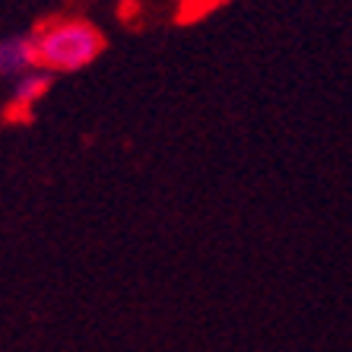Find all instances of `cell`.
<instances>
[{
  "label": "cell",
  "instance_id": "obj_1",
  "mask_svg": "<svg viewBox=\"0 0 352 352\" xmlns=\"http://www.w3.org/2000/svg\"><path fill=\"white\" fill-rule=\"evenodd\" d=\"M35 45V64L51 70V74H74L89 67L105 48V35L89 19L67 16L41 25L32 35Z\"/></svg>",
  "mask_w": 352,
  "mask_h": 352
},
{
  "label": "cell",
  "instance_id": "obj_3",
  "mask_svg": "<svg viewBox=\"0 0 352 352\" xmlns=\"http://www.w3.org/2000/svg\"><path fill=\"white\" fill-rule=\"evenodd\" d=\"M51 80L54 74L45 70V67H32V70H25L23 76L13 80L10 86V105L16 108V111H29L35 102H41V96L51 89Z\"/></svg>",
  "mask_w": 352,
  "mask_h": 352
},
{
  "label": "cell",
  "instance_id": "obj_2",
  "mask_svg": "<svg viewBox=\"0 0 352 352\" xmlns=\"http://www.w3.org/2000/svg\"><path fill=\"white\" fill-rule=\"evenodd\" d=\"M35 64V45L32 35H3L0 38V80L13 82Z\"/></svg>",
  "mask_w": 352,
  "mask_h": 352
}]
</instances>
